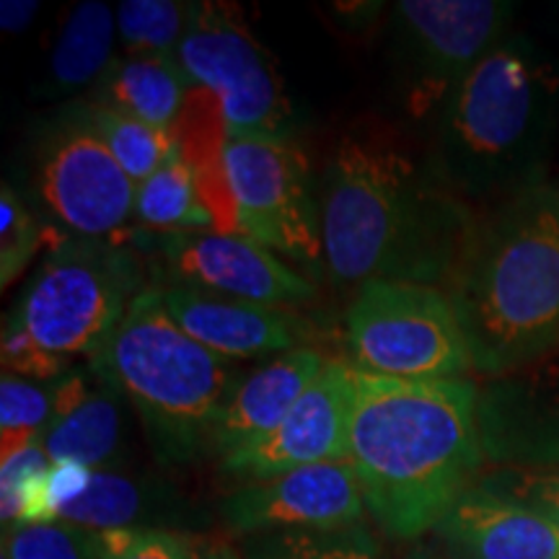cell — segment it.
<instances>
[{"label": "cell", "mask_w": 559, "mask_h": 559, "mask_svg": "<svg viewBox=\"0 0 559 559\" xmlns=\"http://www.w3.org/2000/svg\"><path fill=\"white\" fill-rule=\"evenodd\" d=\"M347 464L376 523L417 539L449 513L485 461L469 379L404 381L353 368Z\"/></svg>", "instance_id": "6da1fadb"}, {"label": "cell", "mask_w": 559, "mask_h": 559, "mask_svg": "<svg viewBox=\"0 0 559 559\" xmlns=\"http://www.w3.org/2000/svg\"><path fill=\"white\" fill-rule=\"evenodd\" d=\"M472 213L383 135L340 138L319 198L324 267L340 285L445 283Z\"/></svg>", "instance_id": "7a4b0ae2"}, {"label": "cell", "mask_w": 559, "mask_h": 559, "mask_svg": "<svg viewBox=\"0 0 559 559\" xmlns=\"http://www.w3.org/2000/svg\"><path fill=\"white\" fill-rule=\"evenodd\" d=\"M472 370L500 379L559 353V187L472 218L449 280Z\"/></svg>", "instance_id": "3957f363"}, {"label": "cell", "mask_w": 559, "mask_h": 559, "mask_svg": "<svg viewBox=\"0 0 559 559\" xmlns=\"http://www.w3.org/2000/svg\"><path fill=\"white\" fill-rule=\"evenodd\" d=\"M559 132V60L523 34L479 60L438 111L436 179L461 202L544 185Z\"/></svg>", "instance_id": "277c9868"}, {"label": "cell", "mask_w": 559, "mask_h": 559, "mask_svg": "<svg viewBox=\"0 0 559 559\" xmlns=\"http://www.w3.org/2000/svg\"><path fill=\"white\" fill-rule=\"evenodd\" d=\"M94 370L135 404L151 449L164 464H185L213 451L234 376L226 358L179 330L156 285L132 300Z\"/></svg>", "instance_id": "5b68a950"}, {"label": "cell", "mask_w": 559, "mask_h": 559, "mask_svg": "<svg viewBox=\"0 0 559 559\" xmlns=\"http://www.w3.org/2000/svg\"><path fill=\"white\" fill-rule=\"evenodd\" d=\"M143 290L135 251L66 236L52 243L5 319L58 358L94 362Z\"/></svg>", "instance_id": "8992f818"}, {"label": "cell", "mask_w": 559, "mask_h": 559, "mask_svg": "<svg viewBox=\"0 0 559 559\" xmlns=\"http://www.w3.org/2000/svg\"><path fill=\"white\" fill-rule=\"evenodd\" d=\"M349 366L404 381L464 379L472 355L449 293L370 280L347 309Z\"/></svg>", "instance_id": "52a82bcc"}, {"label": "cell", "mask_w": 559, "mask_h": 559, "mask_svg": "<svg viewBox=\"0 0 559 559\" xmlns=\"http://www.w3.org/2000/svg\"><path fill=\"white\" fill-rule=\"evenodd\" d=\"M177 60L192 86H205L218 96L230 138L290 140L296 115L288 88L239 5L226 0L190 3Z\"/></svg>", "instance_id": "ba28073f"}, {"label": "cell", "mask_w": 559, "mask_h": 559, "mask_svg": "<svg viewBox=\"0 0 559 559\" xmlns=\"http://www.w3.org/2000/svg\"><path fill=\"white\" fill-rule=\"evenodd\" d=\"M34 187L70 239L120 243L135 215L138 185L94 128L88 104L62 109L39 138Z\"/></svg>", "instance_id": "9c48e42d"}, {"label": "cell", "mask_w": 559, "mask_h": 559, "mask_svg": "<svg viewBox=\"0 0 559 559\" xmlns=\"http://www.w3.org/2000/svg\"><path fill=\"white\" fill-rule=\"evenodd\" d=\"M515 5L506 0H404L396 32L404 41V102L412 117L438 115L453 91L508 37Z\"/></svg>", "instance_id": "30bf717a"}, {"label": "cell", "mask_w": 559, "mask_h": 559, "mask_svg": "<svg viewBox=\"0 0 559 559\" xmlns=\"http://www.w3.org/2000/svg\"><path fill=\"white\" fill-rule=\"evenodd\" d=\"M228 174L243 236L290 260H324L309 158L293 140L230 138Z\"/></svg>", "instance_id": "8fae6325"}, {"label": "cell", "mask_w": 559, "mask_h": 559, "mask_svg": "<svg viewBox=\"0 0 559 559\" xmlns=\"http://www.w3.org/2000/svg\"><path fill=\"white\" fill-rule=\"evenodd\" d=\"M158 288H194L249 304L290 306L309 304L317 288L275 251L249 236L210 234H153L143 241Z\"/></svg>", "instance_id": "7c38bea8"}, {"label": "cell", "mask_w": 559, "mask_h": 559, "mask_svg": "<svg viewBox=\"0 0 559 559\" xmlns=\"http://www.w3.org/2000/svg\"><path fill=\"white\" fill-rule=\"evenodd\" d=\"M355 407L353 366L330 360L290 415L267 438L223 456V469L251 481L330 461H347Z\"/></svg>", "instance_id": "4fadbf2b"}, {"label": "cell", "mask_w": 559, "mask_h": 559, "mask_svg": "<svg viewBox=\"0 0 559 559\" xmlns=\"http://www.w3.org/2000/svg\"><path fill=\"white\" fill-rule=\"evenodd\" d=\"M360 481L347 461L313 464L249 481L223 502V519L243 536L267 531L342 528L366 515Z\"/></svg>", "instance_id": "5bb4252c"}, {"label": "cell", "mask_w": 559, "mask_h": 559, "mask_svg": "<svg viewBox=\"0 0 559 559\" xmlns=\"http://www.w3.org/2000/svg\"><path fill=\"white\" fill-rule=\"evenodd\" d=\"M485 453L502 466L559 472V353L479 391Z\"/></svg>", "instance_id": "9a60e30c"}, {"label": "cell", "mask_w": 559, "mask_h": 559, "mask_svg": "<svg viewBox=\"0 0 559 559\" xmlns=\"http://www.w3.org/2000/svg\"><path fill=\"white\" fill-rule=\"evenodd\" d=\"M158 288V285H156ZM169 317L202 347L226 360L285 355L304 347L306 321L290 309L249 304L194 288H158Z\"/></svg>", "instance_id": "2e32d148"}, {"label": "cell", "mask_w": 559, "mask_h": 559, "mask_svg": "<svg viewBox=\"0 0 559 559\" xmlns=\"http://www.w3.org/2000/svg\"><path fill=\"white\" fill-rule=\"evenodd\" d=\"M436 531L461 559H559V531L521 502L472 485Z\"/></svg>", "instance_id": "e0dca14e"}, {"label": "cell", "mask_w": 559, "mask_h": 559, "mask_svg": "<svg viewBox=\"0 0 559 559\" xmlns=\"http://www.w3.org/2000/svg\"><path fill=\"white\" fill-rule=\"evenodd\" d=\"M326 362L330 358L321 349L304 345L277 355L267 366L236 383L215 425L213 451L228 456L267 438L290 415L306 389L319 379Z\"/></svg>", "instance_id": "ac0fdd59"}, {"label": "cell", "mask_w": 559, "mask_h": 559, "mask_svg": "<svg viewBox=\"0 0 559 559\" xmlns=\"http://www.w3.org/2000/svg\"><path fill=\"white\" fill-rule=\"evenodd\" d=\"M171 135L179 156L190 166L200 200L213 215L215 234L243 236L228 174L230 130L218 96L205 86H190Z\"/></svg>", "instance_id": "d6986e66"}, {"label": "cell", "mask_w": 559, "mask_h": 559, "mask_svg": "<svg viewBox=\"0 0 559 559\" xmlns=\"http://www.w3.org/2000/svg\"><path fill=\"white\" fill-rule=\"evenodd\" d=\"M190 86L192 81L187 79L177 58L128 52L111 62L107 75L94 88L96 96L91 104L171 130Z\"/></svg>", "instance_id": "ffe728a7"}, {"label": "cell", "mask_w": 559, "mask_h": 559, "mask_svg": "<svg viewBox=\"0 0 559 559\" xmlns=\"http://www.w3.org/2000/svg\"><path fill=\"white\" fill-rule=\"evenodd\" d=\"M117 11L99 0H86L68 11L45 70V96H75L96 88L115 62Z\"/></svg>", "instance_id": "44dd1931"}, {"label": "cell", "mask_w": 559, "mask_h": 559, "mask_svg": "<svg viewBox=\"0 0 559 559\" xmlns=\"http://www.w3.org/2000/svg\"><path fill=\"white\" fill-rule=\"evenodd\" d=\"M120 391L104 381L70 415L55 419L41 436V449L52 464H79L104 469L122 449Z\"/></svg>", "instance_id": "7402d4cb"}, {"label": "cell", "mask_w": 559, "mask_h": 559, "mask_svg": "<svg viewBox=\"0 0 559 559\" xmlns=\"http://www.w3.org/2000/svg\"><path fill=\"white\" fill-rule=\"evenodd\" d=\"M135 221L153 234H202L215 230L213 215L200 200L194 177L179 151L160 169L138 185Z\"/></svg>", "instance_id": "603a6c76"}, {"label": "cell", "mask_w": 559, "mask_h": 559, "mask_svg": "<svg viewBox=\"0 0 559 559\" xmlns=\"http://www.w3.org/2000/svg\"><path fill=\"white\" fill-rule=\"evenodd\" d=\"M243 559H376L366 523L342 528L267 531L247 536Z\"/></svg>", "instance_id": "cb8c5ba5"}, {"label": "cell", "mask_w": 559, "mask_h": 559, "mask_svg": "<svg viewBox=\"0 0 559 559\" xmlns=\"http://www.w3.org/2000/svg\"><path fill=\"white\" fill-rule=\"evenodd\" d=\"M88 111L94 128L99 130L111 156L117 158V164L122 166L124 174L135 185H143L145 179H151L171 158V153L177 151L171 130L156 128V124L135 120V117L122 115V111L99 107V104H88Z\"/></svg>", "instance_id": "d4e9b609"}, {"label": "cell", "mask_w": 559, "mask_h": 559, "mask_svg": "<svg viewBox=\"0 0 559 559\" xmlns=\"http://www.w3.org/2000/svg\"><path fill=\"white\" fill-rule=\"evenodd\" d=\"M145 510V489L135 479L109 469H94L88 487L60 510V521L91 531H122L138 528Z\"/></svg>", "instance_id": "484cf974"}, {"label": "cell", "mask_w": 559, "mask_h": 559, "mask_svg": "<svg viewBox=\"0 0 559 559\" xmlns=\"http://www.w3.org/2000/svg\"><path fill=\"white\" fill-rule=\"evenodd\" d=\"M55 417V383H34L21 376L3 373L0 379V443L3 459L41 443Z\"/></svg>", "instance_id": "4316f807"}, {"label": "cell", "mask_w": 559, "mask_h": 559, "mask_svg": "<svg viewBox=\"0 0 559 559\" xmlns=\"http://www.w3.org/2000/svg\"><path fill=\"white\" fill-rule=\"evenodd\" d=\"M187 21L190 3L177 0H122L117 5V34L128 52L177 58Z\"/></svg>", "instance_id": "83f0119b"}, {"label": "cell", "mask_w": 559, "mask_h": 559, "mask_svg": "<svg viewBox=\"0 0 559 559\" xmlns=\"http://www.w3.org/2000/svg\"><path fill=\"white\" fill-rule=\"evenodd\" d=\"M5 559H107V531L68 521L19 523L3 534Z\"/></svg>", "instance_id": "f1b7e54d"}, {"label": "cell", "mask_w": 559, "mask_h": 559, "mask_svg": "<svg viewBox=\"0 0 559 559\" xmlns=\"http://www.w3.org/2000/svg\"><path fill=\"white\" fill-rule=\"evenodd\" d=\"M47 239V230L29 213L9 181L0 187V285L9 290L24 275Z\"/></svg>", "instance_id": "f546056e"}, {"label": "cell", "mask_w": 559, "mask_h": 559, "mask_svg": "<svg viewBox=\"0 0 559 559\" xmlns=\"http://www.w3.org/2000/svg\"><path fill=\"white\" fill-rule=\"evenodd\" d=\"M477 485L531 508L559 531V472L500 466V469L485 474Z\"/></svg>", "instance_id": "4dcf8cb0"}, {"label": "cell", "mask_w": 559, "mask_h": 559, "mask_svg": "<svg viewBox=\"0 0 559 559\" xmlns=\"http://www.w3.org/2000/svg\"><path fill=\"white\" fill-rule=\"evenodd\" d=\"M3 345H0V355H3V373L21 376L29 381H50L55 383L62 376H68L70 360L58 358V355L47 353L39 342H34L29 334L13 324L11 319H3Z\"/></svg>", "instance_id": "1f68e13d"}, {"label": "cell", "mask_w": 559, "mask_h": 559, "mask_svg": "<svg viewBox=\"0 0 559 559\" xmlns=\"http://www.w3.org/2000/svg\"><path fill=\"white\" fill-rule=\"evenodd\" d=\"M107 559H202L194 544L164 528L107 531Z\"/></svg>", "instance_id": "d6a6232c"}, {"label": "cell", "mask_w": 559, "mask_h": 559, "mask_svg": "<svg viewBox=\"0 0 559 559\" xmlns=\"http://www.w3.org/2000/svg\"><path fill=\"white\" fill-rule=\"evenodd\" d=\"M41 5L37 0H3L0 3V29L5 34H21L32 26Z\"/></svg>", "instance_id": "836d02e7"}, {"label": "cell", "mask_w": 559, "mask_h": 559, "mask_svg": "<svg viewBox=\"0 0 559 559\" xmlns=\"http://www.w3.org/2000/svg\"><path fill=\"white\" fill-rule=\"evenodd\" d=\"M202 559H243V555H239L234 547H228V544H215V547H210Z\"/></svg>", "instance_id": "e575fe53"}, {"label": "cell", "mask_w": 559, "mask_h": 559, "mask_svg": "<svg viewBox=\"0 0 559 559\" xmlns=\"http://www.w3.org/2000/svg\"><path fill=\"white\" fill-rule=\"evenodd\" d=\"M547 29H549L551 37L559 41V3L549 5V11H547Z\"/></svg>", "instance_id": "d590c367"}, {"label": "cell", "mask_w": 559, "mask_h": 559, "mask_svg": "<svg viewBox=\"0 0 559 559\" xmlns=\"http://www.w3.org/2000/svg\"><path fill=\"white\" fill-rule=\"evenodd\" d=\"M3 559H5V557H3Z\"/></svg>", "instance_id": "8d00e7d4"}]
</instances>
